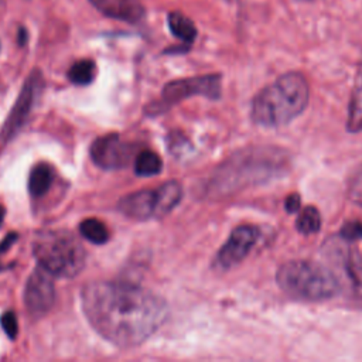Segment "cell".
<instances>
[{
	"label": "cell",
	"mask_w": 362,
	"mask_h": 362,
	"mask_svg": "<svg viewBox=\"0 0 362 362\" xmlns=\"http://www.w3.org/2000/svg\"><path fill=\"white\" fill-rule=\"evenodd\" d=\"M81 303L95 331L120 348L140 345L168 317L161 297L129 283H90L82 288Z\"/></svg>",
	"instance_id": "obj_1"
},
{
	"label": "cell",
	"mask_w": 362,
	"mask_h": 362,
	"mask_svg": "<svg viewBox=\"0 0 362 362\" xmlns=\"http://www.w3.org/2000/svg\"><path fill=\"white\" fill-rule=\"evenodd\" d=\"M288 154L276 147L246 148L229 157L214 174L208 191L223 197L247 187L269 182L288 170Z\"/></svg>",
	"instance_id": "obj_2"
},
{
	"label": "cell",
	"mask_w": 362,
	"mask_h": 362,
	"mask_svg": "<svg viewBox=\"0 0 362 362\" xmlns=\"http://www.w3.org/2000/svg\"><path fill=\"white\" fill-rule=\"evenodd\" d=\"M310 86L300 72H286L252 100L250 117L262 127H280L298 117L308 105Z\"/></svg>",
	"instance_id": "obj_3"
},
{
	"label": "cell",
	"mask_w": 362,
	"mask_h": 362,
	"mask_svg": "<svg viewBox=\"0 0 362 362\" xmlns=\"http://www.w3.org/2000/svg\"><path fill=\"white\" fill-rule=\"evenodd\" d=\"M283 293L300 301H325L341 294L338 279L327 263L315 260H290L276 273Z\"/></svg>",
	"instance_id": "obj_4"
},
{
	"label": "cell",
	"mask_w": 362,
	"mask_h": 362,
	"mask_svg": "<svg viewBox=\"0 0 362 362\" xmlns=\"http://www.w3.org/2000/svg\"><path fill=\"white\" fill-rule=\"evenodd\" d=\"M33 252L38 264L54 277L72 279L86 263V252L81 242L66 230H45L37 235Z\"/></svg>",
	"instance_id": "obj_5"
},
{
	"label": "cell",
	"mask_w": 362,
	"mask_h": 362,
	"mask_svg": "<svg viewBox=\"0 0 362 362\" xmlns=\"http://www.w3.org/2000/svg\"><path fill=\"white\" fill-rule=\"evenodd\" d=\"M322 253L338 279L341 293L352 304L362 307V264L356 253L348 246V240L342 238L331 239L325 243Z\"/></svg>",
	"instance_id": "obj_6"
},
{
	"label": "cell",
	"mask_w": 362,
	"mask_h": 362,
	"mask_svg": "<svg viewBox=\"0 0 362 362\" xmlns=\"http://www.w3.org/2000/svg\"><path fill=\"white\" fill-rule=\"evenodd\" d=\"M191 96H205L218 99L221 96V75L209 74L187 79H177L168 82L161 92L160 103L163 106L178 103Z\"/></svg>",
	"instance_id": "obj_7"
},
{
	"label": "cell",
	"mask_w": 362,
	"mask_h": 362,
	"mask_svg": "<svg viewBox=\"0 0 362 362\" xmlns=\"http://www.w3.org/2000/svg\"><path fill=\"white\" fill-rule=\"evenodd\" d=\"M41 89H42V75L40 71H33L27 78L24 86L21 88V92L10 115L3 124L0 136L4 141H8L11 137H14V134L24 126Z\"/></svg>",
	"instance_id": "obj_8"
},
{
	"label": "cell",
	"mask_w": 362,
	"mask_h": 362,
	"mask_svg": "<svg viewBox=\"0 0 362 362\" xmlns=\"http://www.w3.org/2000/svg\"><path fill=\"white\" fill-rule=\"evenodd\" d=\"M134 156V147L119 134H105L90 144L93 163L105 170H119L127 167Z\"/></svg>",
	"instance_id": "obj_9"
},
{
	"label": "cell",
	"mask_w": 362,
	"mask_h": 362,
	"mask_svg": "<svg viewBox=\"0 0 362 362\" xmlns=\"http://www.w3.org/2000/svg\"><path fill=\"white\" fill-rule=\"evenodd\" d=\"M52 274L44 267L38 266L27 279L24 287V305L27 311L34 317L47 314L54 305L55 284Z\"/></svg>",
	"instance_id": "obj_10"
},
{
	"label": "cell",
	"mask_w": 362,
	"mask_h": 362,
	"mask_svg": "<svg viewBox=\"0 0 362 362\" xmlns=\"http://www.w3.org/2000/svg\"><path fill=\"white\" fill-rule=\"evenodd\" d=\"M259 236L260 230L253 225L236 226L218 250L215 257L216 266L222 270H229L239 264L256 245Z\"/></svg>",
	"instance_id": "obj_11"
},
{
	"label": "cell",
	"mask_w": 362,
	"mask_h": 362,
	"mask_svg": "<svg viewBox=\"0 0 362 362\" xmlns=\"http://www.w3.org/2000/svg\"><path fill=\"white\" fill-rule=\"evenodd\" d=\"M117 209L130 219L146 221L156 218L157 197L156 189H141L124 195L117 202Z\"/></svg>",
	"instance_id": "obj_12"
},
{
	"label": "cell",
	"mask_w": 362,
	"mask_h": 362,
	"mask_svg": "<svg viewBox=\"0 0 362 362\" xmlns=\"http://www.w3.org/2000/svg\"><path fill=\"white\" fill-rule=\"evenodd\" d=\"M103 16L126 21L139 23L144 17V6L140 0H89Z\"/></svg>",
	"instance_id": "obj_13"
},
{
	"label": "cell",
	"mask_w": 362,
	"mask_h": 362,
	"mask_svg": "<svg viewBox=\"0 0 362 362\" xmlns=\"http://www.w3.org/2000/svg\"><path fill=\"white\" fill-rule=\"evenodd\" d=\"M346 130L349 133L362 132V65L358 71L355 85L349 98Z\"/></svg>",
	"instance_id": "obj_14"
},
{
	"label": "cell",
	"mask_w": 362,
	"mask_h": 362,
	"mask_svg": "<svg viewBox=\"0 0 362 362\" xmlns=\"http://www.w3.org/2000/svg\"><path fill=\"white\" fill-rule=\"evenodd\" d=\"M156 197H157L156 218L164 216L178 205L182 197V187L178 181L171 180L160 185L158 188H156Z\"/></svg>",
	"instance_id": "obj_15"
},
{
	"label": "cell",
	"mask_w": 362,
	"mask_h": 362,
	"mask_svg": "<svg viewBox=\"0 0 362 362\" xmlns=\"http://www.w3.org/2000/svg\"><path fill=\"white\" fill-rule=\"evenodd\" d=\"M167 23L173 35L181 40L184 44H191L197 38L195 24L182 13L171 11L167 17Z\"/></svg>",
	"instance_id": "obj_16"
},
{
	"label": "cell",
	"mask_w": 362,
	"mask_h": 362,
	"mask_svg": "<svg viewBox=\"0 0 362 362\" xmlns=\"http://www.w3.org/2000/svg\"><path fill=\"white\" fill-rule=\"evenodd\" d=\"M52 182V171L49 165L41 163L33 167L28 177V191L31 197H42L47 194Z\"/></svg>",
	"instance_id": "obj_17"
},
{
	"label": "cell",
	"mask_w": 362,
	"mask_h": 362,
	"mask_svg": "<svg viewBox=\"0 0 362 362\" xmlns=\"http://www.w3.org/2000/svg\"><path fill=\"white\" fill-rule=\"evenodd\" d=\"M161 168H163L161 158L150 150H144L139 153L134 158V171L137 175H141V177L157 175L160 174Z\"/></svg>",
	"instance_id": "obj_18"
},
{
	"label": "cell",
	"mask_w": 362,
	"mask_h": 362,
	"mask_svg": "<svg viewBox=\"0 0 362 362\" xmlns=\"http://www.w3.org/2000/svg\"><path fill=\"white\" fill-rule=\"evenodd\" d=\"M296 229L301 235H305V236L320 232V229H321V215H320L318 209L313 205L305 206L300 212V215L297 216Z\"/></svg>",
	"instance_id": "obj_19"
},
{
	"label": "cell",
	"mask_w": 362,
	"mask_h": 362,
	"mask_svg": "<svg viewBox=\"0 0 362 362\" xmlns=\"http://www.w3.org/2000/svg\"><path fill=\"white\" fill-rule=\"evenodd\" d=\"M79 232L86 240L95 245H103L109 239L106 226L99 219L95 218H88L82 221L79 225Z\"/></svg>",
	"instance_id": "obj_20"
},
{
	"label": "cell",
	"mask_w": 362,
	"mask_h": 362,
	"mask_svg": "<svg viewBox=\"0 0 362 362\" xmlns=\"http://www.w3.org/2000/svg\"><path fill=\"white\" fill-rule=\"evenodd\" d=\"M95 72H96V66H95L93 61L81 59L69 68L68 78L75 85H88L93 81Z\"/></svg>",
	"instance_id": "obj_21"
},
{
	"label": "cell",
	"mask_w": 362,
	"mask_h": 362,
	"mask_svg": "<svg viewBox=\"0 0 362 362\" xmlns=\"http://www.w3.org/2000/svg\"><path fill=\"white\" fill-rule=\"evenodd\" d=\"M346 197L352 204L362 206V163L352 170L346 180Z\"/></svg>",
	"instance_id": "obj_22"
},
{
	"label": "cell",
	"mask_w": 362,
	"mask_h": 362,
	"mask_svg": "<svg viewBox=\"0 0 362 362\" xmlns=\"http://www.w3.org/2000/svg\"><path fill=\"white\" fill-rule=\"evenodd\" d=\"M0 324L3 331L6 332V335L10 339H14L17 337L18 332V324H17V318L14 315L13 311H6L1 317H0Z\"/></svg>",
	"instance_id": "obj_23"
},
{
	"label": "cell",
	"mask_w": 362,
	"mask_h": 362,
	"mask_svg": "<svg viewBox=\"0 0 362 362\" xmlns=\"http://www.w3.org/2000/svg\"><path fill=\"white\" fill-rule=\"evenodd\" d=\"M341 238L345 240H358L362 239V222L351 221L346 222L341 229Z\"/></svg>",
	"instance_id": "obj_24"
},
{
	"label": "cell",
	"mask_w": 362,
	"mask_h": 362,
	"mask_svg": "<svg viewBox=\"0 0 362 362\" xmlns=\"http://www.w3.org/2000/svg\"><path fill=\"white\" fill-rule=\"evenodd\" d=\"M300 204H301V198L297 192L290 194L286 201H284V208L288 214H296L300 209Z\"/></svg>",
	"instance_id": "obj_25"
},
{
	"label": "cell",
	"mask_w": 362,
	"mask_h": 362,
	"mask_svg": "<svg viewBox=\"0 0 362 362\" xmlns=\"http://www.w3.org/2000/svg\"><path fill=\"white\" fill-rule=\"evenodd\" d=\"M27 38H28V34H27V31L21 27V28L18 30V34H17V41H18V44H20V45H24V44L27 42Z\"/></svg>",
	"instance_id": "obj_26"
},
{
	"label": "cell",
	"mask_w": 362,
	"mask_h": 362,
	"mask_svg": "<svg viewBox=\"0 0 362 362\" xmlns=\"http://www.w3.org/2000/svg\"><path fill=\"white\" fill-rule=\"evenodd\" d=\"M3 219H4V208L3 205H0V225L3 223Z\"/></svg>",
	"instance_id": "obj_27"
},
{
	"label": "cell",
	"mask_w": 362,
	"mask_h": 362,
	"mask_svg": "<svg viewBox=\"0 0 362 362\" xmlns=\"http://www.w3.org/2000/svg\"><path fill=\"white\" fill-rule=\"evenodd\" d=\"M303 1H311V0H303Z\"/></svg>",
	"instance_id": "obj_28"
}]
</instances>
